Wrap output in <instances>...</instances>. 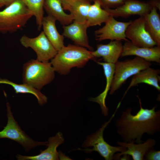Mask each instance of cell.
Instances as JSON below:
<instances>
[{
  "mask_svg": "<svg viewBox=\"0 0 160 160\" xmlns=\"http://www.w3.org/2000/svg\"><path fill=\"white\" fill-rule=\"evenodd\" d=\"M15 0H3L5 6L6 7L7 6L11 3H12Z\"/></svg>",
  "mask_w": 160,
  "mask_h": 160,
  "instance_id": "obj_29",
  "label": "cell"
},
{
  "mask_svg": "<svg viewBox=\"0 0 160 160\" xmlns=\"http://www.w3.org/2000/svg\"><path fill=\"white\" fill-rule=\"evenodd\" d=\"M134 55L149 62L160 63V46L152 47H141L128 40L123 45L121 57Z\"/></svg>",
  "mask_w": 160,
  "mask_h": 160,
  "instance_id": "obj_13",
  "label": "cell"
},
{
  "mask_svg": "<svg viewBox=\"0 0 160 160\" xmlns=\"http://www.w3.org/2000/svg\"><path fill=\"white\" fill-rule=\"evenodd\" d=\"M156 143V140L152 138H149L140 143L118 141L117 144L118 145L126 147L127 150L124 152L114 154V159L119 160L121 156L128 155L131 156L133 160H144L145 155L150 150L154 148Z\"/></svg>",
  "mask_w": 160,
  "mask_h": 160,
  "instance_id": "obj_14",
  "label": "cell"
},
{
  "mask_svg": "<svg viewBox=\"0 0 160 160\" xmlns=\"http://www.w3.org/2000/svg\"><path fill=\"white\" fill-rule=\"evenodd\" d=\"M160 73L159 70L155 69L149 67L134 75L122 99L130 88L140 83H145L152 86L160 92V87L159 84L160 80L159 75Z\"/></svg>",
  "mask_w": 160,
  "mask_h": 160,
  "instance_id": "obj_19",
  "label": "cell"
},
{
  "mask_svg": "<svg viewBox=\"0 0 160 160\" xmlns=\"http://www.w3.org/2000/svg\"><path fill=\"white\" fill-rule=\"evenodd\" d=\"M103 9L116 7L121 5L126 0H98Z\"/></svg>",
  "mask_w": 160,
  "mask_h": 160,
  "instance_id": "obj_26",
  "label": "cell"
},
{
  "mask_svg": "<svg viewBox=\"0 0 160 160\" xmlns=\"http://www.w3.org/2000/svg\"><path fill=\"white\" fill-rule=\"evenodd\" d=\"M144 159L146 160H160V151H155L154 148L150 150L145 155Z\"/></svg>",
  "mask_w": 160,
  "mask_h": 160,
  "instance_id": "obj_27",
  "label": "cell"
},
{
  "mask_svg": "<svg viewBox=\"0 0 160 160\" xmlns=\"http://www.w3.org/2000/svg\"><path fill=\"white\" fill-rule=\"evenodd\" d=\"M56 19L48 15L44 17L42 22L43 31L53 46L58 51L64 45V37L58 32L55 23Z\"/></svg>",
  "mask_w": 160,
  "mask_h": 160,
  "instance_id": "obj_20",
  "label": "cell"
},
{
  "mask_svg": "<svg viewBox=\"0 0 160 160\" xmlns=\"http://www.w3.org/2000/svg\"><path fill=\"white\" fill-rule=\"evenodd\" d=\"M35 17L39 30L42 27L45 0H21Z\"/></svg>",
  "mask_w": 160,
  "mask_h": 160,
  "instance_id": "obj_25",
  "label": "cell"
},
{
  "mask_svg": "<svg viewBox=\"0 0 160 160\" xmlns=\"http://www.w3.org/2000/svg\"><path fill=\"white\" fill-rule=\"evenodd\" d=\"M114 17L111 15L103 27L95 31L96 40H128L126 37L125 32L132 21L120 22L116 20Z\"/></svg>",
  "mask_w": 160,
  "mask_h": 160,
  "instance_id": "obj_9",
  "label": "cell"
},
{
  "mask_svg": "<svg viewBox=\"0 0 160 160\" xmlns=\"http://www.w3.org/2000/svg\"><path fill=\"white\" fill-rule=\"evenodd\" d=\"M98 64L102 66L106 79V85L104 91L95 97H91L89 100L98 103L100 105L103 114L107 116L108 113V108L105 104V100L108 91L110 89L115 72V64L96 61Z\"/></svg>",
  "mask_w": 160,
  "mask_h": 160,
  "instance_id": "obj_17",
  "label": "cell"
},
{
  "mask_svg": "<svg viewBox=\"0 0 160 160\" xmlns=\"http://www.w3.org/2000/svg\"><path fill=\"white\" fill-rule=\"evenodd\" d=\"M90 1L91 2L92 1H93V0H88Z\"/></svg>",
  "mask_w": 160,
  "mask_h": 160,
  "instance_id": "obj_31",
  "label": "cell"
},
{
  "mask_svg": "<svg viewBox=\"0 0 160 160\" xmlns=\"http://www.w3.org/2000/svg\"><path fill=\"white\" fill-rule=\"evenodd\" d=\"M152 8L149 1L145 2L137 0H126L123 4L115 9H104L114 17L126 18L135 15L144 16L150 12Z\"/></svg>",
  "mask_w": 160,
  "mask_h": 160,
  "instance_id": "obj_11",
  "label": "cell"
},
{
  "mask_svg": "<svg viewBox=\"0 0 160 160\" xmlns=\"http://www.w3.org/2000/svg\"><path fill=\"white\" fill-rule=\"evenodd\" d=\"M55 72L50 62L32 59L23 65V82L40 91L53 81Z\"/></svg>",
  "mask_w": 160,
  "mask_h": 160,
  "instance_id": "obj_4",
  "label": "cell"
},
{
  "mask_svg": "<svg viewBox=\"0 0 160 160\" xmlns=\"http://www.w3.org/2000/svg\"><path fill=\"white\" fill-rule=\"evenodd\" d=\"M63 35L73 41L74 44L85 48L92 51L93 49L89 42L87 30L88 28L86 22L75 21L70 24L63 26Z\"/></svg>",
  "mask_w": 160,
  "mask_h": 160,
  "instance_id": "obj_12",
  "label": "cell"
},
{
  "mask_svg": "<svg viewBox=\"0 0 160 160\" xmlns=\"http://www.w3.org/2000/svg\"><path fill=\"white\" fill-rule=\"evenodd\" d=\"M33 16L21 0H15L0 11V33H12L22 29Z\"/></svg>",
  "mask_w": 160,
  "mask_h": 160,
  "instance_id": "obj_3",
  "label": "cell"
},
{
  "mask_svg": "<svg viewBox=\"0 0 160 160\" xmlns=\"http://www.w3.org/2000/svg\"><path fill=\"white\" fill-rule=\"evenodd\" d=\"M44 9L48 15L55 18L63 26L69 25L74 21L71 14L65 12L61 0H45Z\"/></svg>",
  "mask_w": 160,
  "mask_h": 160,
  "instance_id": "obj_21",
  "label": "cell"
},
{
  "mask_svg": "<svg viewBox=\"0 0 160 160\" xmlns=\"http://www.w3.org/2000/svg\"><path fill=\"white\" fill-rule=\"evenodd\" d=\"M64 10L70 12L74 21L86 22L91 1L88 0H61Z\"/></svg>",
  "mask_w": 160,
  "mask_h": 160,
  "instance_id": "obj_18",
  "label": "cell"
},
{
  "mask_svg": "<svg viewBox=\"0 0 160 160\" xmlns=\"http://www.w3.org/2000/svg\"><path fill=\"white\" fill-rule=\"evenodd\" d=\"M88 12L86 23L88 28L96 25L100 26L108 19L111 15L101 7L98 0H93Z\"/></svg>",
  "mask_w": 160,
  "mask_h": 160,
  "instance_id": "obj_22",
  "label": "cell"
},
{
  "mask_svg": "<svg viewBox=\"0 0 160 160\" xmlns=\"http://www.w3.org/2000/svg\"><path fill=\"white\" fill-rule=\"evenodd\" d=\"M0 84H5L11 86L16 94L29 93L33 95L37 98L39 104L43 105L47 102V97L40 91L27 84H17L6 79H0Z\"/></svg>",
  "mask_w": 160,
  "mask_h": 160,
  "instance_id": "obj_24",
  "label": "cell"
},
{
  "mask_svg": "<svg viewBox=\"0 0 160 160\" xmlns=\"http://www.w3.org/2000/svg\"><path fill=\"white\" fill-rule=\"evenodd\" d=\"M91 51L75 44L64 46L50 62L55 72L66 75L74 67L81 68L90 60H94Z\"/></svg>",
  "mask_w": 160,
  "mask_h": 160,
  "instance_id": "obj_2",
  "label": "cell"
},
{
  "mask_svg": "<svg viewBox=\"0 0 160 160\" xmlns=\"http://www.w3.org/2000/svg\"><path fill=\"white\" fill-rule=\"evenodd\" d=\"M150 2L152 7H154L157 9L160 10V0H150Z\"/></svg>",
  "mask_w": 160,
  "mask_h": 160,
  "instance_id": "obj_28",
  "label": "cell"
},
{
  "mask_svg": "<svg viewBox=\"0 0 160 160\" xmlns=\"http://www.w3.org/2000/svg\"><path fill=\"white\" fill-rule=\"evenodd\" d=\"M137 96L140 106L138 112L132 115V108H128L115 123L117 133L125 143H141L144 134L152 136L160 132V110L156 111L157 105L151 109L143 108L140 99Z\"/></svg>",
  "mask_w": 160,
  "mask_h": 160,
  "instance_id": "obj_1",
  "label": "cell"
},
{
  "mask_svg": "<svg viewBox=\"0 0 160 160\" xmlns=\"http://www.w3.org/2000/svg\"><path fill=\"white\" fill-rule=\"evenodd\" d=\"M20 42L25 47L32 49L36 54V59L41 62H49L58 52L43 31L34 38L24 35L20 39Z\"/></svg>",
  "mask_w": 160,
  "mask_h": 160,
  "instance_id": "obj_8",
  "label": "cell"
},
{
  "mask_svg": "<svg viewBox=\"0 0 160 160\" xmlns=\"http://www.w3.org/2000/svg\"><path fill=\"white\" fill-rule=\"evenodd\" d=\"M119 108V106L118 105L110 119L105 123L100 128L87 137L82 146L84 148L92 147L93 148L92 149H84L83 150L85 152L89 153L97 151L105 160H112L114 159V155L116 152H124L127 150V148L123 146H114L110 145L105 140L103 137L105 128L114 117Z\"/></svg>",
  "mask_w": 160,
  "mask_h": 160,
  "instance_id": "obj_5",
  "label": "cell"
},
{
  "mask_svg": "<svg viewBox=\"0 0 160 160\" xmlns=\"http://www.w3.org/2000/svg\"><path fill=\"white\" fill-rule=\"evenodd\" d=\"M157 9L153 7L150 12L144 17L146 30L157 45L160 46V17Z\"/></svg>",
  "mask_w": 160,
  "mask_h": 160,
  "instance_id": "obj_23",
  "label": "cell"
},
{
  "mask_svg": "<svg viewBox=\"0 0 160 160\" xmlns=\"http://www.w3.org/2000/svg\"><path fill=\"white\" fill-rule=\"evenodd\" d=\"M125 35L127 38L136 46L152 47L157 46L145 29L144 16L132 21L126 29Z\"/></svg>",
  "mask_w": 160,
  "mask_h": 160,
  "instance_id": "obj_10",
  "label": "cell"
},
{
  "mask_svg": "<svg viewBox=\"0 0 160 160\" xmlns=\"http://www.w3.org/2000/svg\"><path fill=\"white\" fill-rule=\"evenodd\" d=\"M64 139L62 134L58 132L54 137L48 139L47 148L41 151L40 153L35 156H24L17 154L16 156L19 160H55L59 159V153L57 151V147L64 143Z\"/></svg>",
  "mask_w": 160,
  "mask_h": 160,
  "instance_id": "obj_16",
  "label": "cell"
},
{
  "mask_svg": "<svg viewBox=\"0 0 160 160\" xmlns=\"http://www.w3.org/2000/svg\"><path fill=\"white\" fill-rule=\"evenodd\" d=\"M115 69L110 94H113L130 76L150 67V62L136 56L132 59L118 61L115 64Z\"/></svg>",
  "mask_w": 160,
  "mask_h": 160,
  "instance_id": "obj_6",
  "label": "cell"
},
{
  "mask_svg": "<svg viewBox=\"0 0 160 160\" xmlns=\"http://www.w3.org/2000/svg\"><path fill=\"white\" fill-rule=\"evenodd\" d=\"M7 122L6 126L0 131V139L8 138L20 145L26 152L39 146L47 145L48 142H40L34 140L23 131L15 120L9 104H6Z\"/></svg>",
  "mask_w": 160,
  "mask_h": 160,
  "instance_id": "obj_7",
  "label": "cell"
},
{
  "mask_svg": "<svg viewBox=\"0 0 160 160\" xmlns=\"http://www.w3.org/2000/svg\"><path fill=\"white\" fill-rule=\"evenodd\" d=\"M5 6L3 0H0V8Z\"/></svg>",
  "mask_w": 160,
  "mask_h": 160,
  "instance_id": "obj_30",
  "label": "cell"
},
{
  "mask_svg": "<svg viewBox=\"0 0 160 160\" xmlns=\"http://www.w3.org/2000/svg\"><path fill=\"white\" fill-rule=\"evenodd\" d=\"M123 47L121 41H111L107 44H97L96 49L91 53L95 58L102 57L104 62L115 64L121 56Z\"/></svg>",
  "mask_w": 160,
  "mask_h": 160,
  "instance_id": "obj_15",
  "label": "cell"
}]
</instances>
